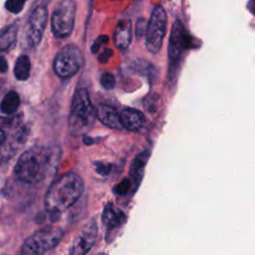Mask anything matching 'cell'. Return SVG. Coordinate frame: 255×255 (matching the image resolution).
I'll return each mask as SVG.
<instances>
[{
  "instance_id": "cell-27",
  "label": "cell",
  "mask_w": 255,
  "mask_h": 255,
  "mask_svg": "<svg viewBox=\"0 0 255 255\" xmlns=\"http://www.w3.org/2000/svg\"><path fill=\"white\" fill-rule=\"evenodd\" d=\"M4 140H5V135H4V133L1 130H0V146L3 144Z\"/></svg>"
},
{
  "instance_id": "cell-23",
  "label": "cell",
  "mask_w": 255,
  "mask_h": 255,
  "mask_svg": "<svg viewBox=\"0 0 255 255\" xmlns=\"http://www.w3.org/2000/svg\"><path fill=\"white\" fill-rule=\"evenodd\" d=\"M108 42H109V36H107V35H101V36H99V37L96 39V41L93 43V45L91 46V52H92L93 54L97 53V52L100 50V48H101L104 44H107Z\"/></svg>"
},
{
  "instance_id": "cell-10",
  "label": "cell",
  "mask_w": 255,
  "mask_h": 255,
  "mask_svg": "<svg viewBox=\"0 0 255 255\" xmlns=\"http://www.w3.org/2000/svg\"><path fill=\"white\" fill-rule=\"evenodd\" d=\"M47 9L44 6L37 7L31 14L26 29V36L31 46H37L42 38L47 22Z\"/></svg>"
},
{
  "instance_id": "cell-1",
  "label": "cell",
  "mask_w": 255,
  "mask_h": 255,
  "mask_svg": "<svg viewBox=\"0 0 255 255\" xmlns=\"http://www.w3.org/2000/svg\"><path fill=\"white\" fill-rule=\"evenodd\" d=\"M84 192L83 180L74 173L66 174L55 181L45 197V207L52 218H58L81 198Z\"/></svg>"
},
{
  "instance_id": "cell-14",
  "label": "cell",
  "mask_w": 255,
  "mask_h": 255,
  "mask_svg": "<svg viewBox=\"0 0 255 255\" xmlns=\"http://www.w3.org/2000/svg\"><path fill=\"white\" fill-rule=\"evenodd\" d=\"M102 220L106 228L114 229L119 227L125 221V214L123 211L117 209L112 204H108L104 208Z\"/></svg>"
},
{
  "instance_id": "cell-25",
  "label": "cell",
  "mask_w": 255,
  "mask_h": 255,
  "mask_svg": "<svg viewBox=\"0 0 255 255\" xmlns=\"http://www.w3.org/2000/svg\"><path fill=\"white\" fill-rule=\"evenodd\" d=\"M97 172L103 176L108 175L110 172V165H105L103 163H97Z\"/></svg>"
},
{
  "instance_id": "cell-13",
  "label": "cell",
  "mask_w": 255,
  "mask_h": 255,
  "mask_svg": "<svg viewBox=\"0 0 255 255\" xmlns=\"http://www.w3.org/2000/svg\"><path fill=\"white\" fill-rule=\"evenodd\" d=\"M96 117L102 124H104L108 128L115 130H121L124 128L120 114L110 106H99V108L96 110Z\"/></svg>"
},
{
  "instance_id": "cell-19",
  "label": "cell",
  "mask_w": 255,
  "mask_h": 255,
  "mask_svg": "<svg viewBox=\"0 0 255 255\" xmlns=\"http://www.w3.org/2000/svg\"><path fill=\"white\" fill-rule=\"evenodd\" d=\"M101 86L106 90H112L116 86V79L111 73H104L100 80Z\"/></svg>"
},
{
  "instance_id": "cell-12",
  "label": "cell",
  "mask_w": 255,
  "mask_h": 255,
  "mask_svg": "<svg viewBox=\"0 0 255 255\" xmlns=\"http://www.w3.org/2000/svg\"><path fill=\"white\" fill-rule=\"evenodd\" d=\"M120 117L123 127L131 132L140 131L144 127L146 122L144 114L139 110L133 108L124 109L121 112Z\"/></svg>"
},
{
  "instance_id": "cell-2",
  "label": "cell",
  "mask_w": 255,
  "mask_h": 255,
  "mask_svg": "<svg viewBox=\"0 0 255 255\" xmlns=\"http://www.w3.org/2000/svg\"><path fill=\"white\" fill-rule=\"evenodd\" d=\"M54 154L47 148H32L25 151L15 165V175L25 184L43 181L51 168Z\"/></svg>"
},
{
  "instance_id": "cell-9",
  "label": "cell",
  "mask_w": 255,
  "mask_h": 255,
  "mask_svg": "<svg viewBox=\"0 0 255 255\" xmlns=\"http://www.w3.org/2000/svg\"><path fill=\"white\" fill-rule=\"evenodd\" d=\"M188 48V34L186 33L182 21L177 20L173 24L171 35H169L167 55L171 65H176L180 61L183 52Z\"/></svg>"
},
{
  "instance_id": "cell-21",
  "label": "cell",
  "mask_w": 255,
  "mask_h": 255,
  "mask_svg": "<svg viewBox=\"0 0 255 255\" xmlns=\"http://www.w3.org/2000/svg\"><path fill=\"white\" fill-rule=\"evenodd\" d=\"M148 27V21L145 18H139L137 20L136 24V37L137 39L143 38L144 35H146Z\"/></svg>"
},
{
  "instance_id": "cell-6",
  "label": "cell",
  "mask_w": 255,
  "mask_h": 255,
  "mask_svg": "<svg viewBox=\"0 0 255 255\" xmlns=\"http://www.w3.org/2000/svg\"><path fill=\"white\" fill-rule=\"evenodd\" d=\"M76 15V5L74 0H61L54 9L51 27L56 37L63 38L71 34Z\"/></svg>"
},
{
  "instance_id": "cell-16",
  "label": "cell",
  "mask_w": 255,
  "mask_h": 255,
  "mask_svg": "<svg viewBox=\"0 0 255 255\" xmlns=\"http://www.w3.org/2000/svg\"><path fill=\"white\" fill-rule=\"evenodd\" d=\"M149 157H150V152L145 151L139 153L138 156L134 159L131 166V176L135 181H139L141 179Z\"/></svg>"
},
{
  "instance_id": "cell-4",
  "label": "cell",
  "mask_w": 255,
  "mask_h": 255,
  "mask_svg": "<svg viewBox=\"0 0 255 255\" xmlns=\"http://www.w3.org/2000/svg\"><path fill=\"white\" fill-rule=\"evenodd\" d=\"M63 230L56 226H47L34 232L22 245L21 255H43L53 249L61 240Z\"/></svg>"
},
{
  "instance_id": "cell-26",
  "label": "cell",
  "mask_w": 255,
  "mask_h": 255,
  "mask_svg": "<svg viewBox=\"0 0 255 255\" xmlns=\"http://www.w3.org/2000/svg\"><path fill=\"white\" fill-rule=\"evenodd\" d=\"M8 70V63L6 59L0 56V73H5Z\"/></svg>"
},
{
  "instance_id": "cell-20",
  "label": "cell",
  "mask_w": 255,
  "mask_h": 255,
  "mask_svg": "<svg viewBox=\"0 0 255 255\" xmlns=\"http://www.w3.org/2000/svg\"><path fill=\"white\" fill-rule=\"evenodd\" d=\"M26 0H7L5 3V7L11 13H19L25 4Z\"/></svg>"
},
{
  "instance_id": "cell-28",
  "label": "cell",
  "mask_w": 255,
  "mask_h": 255,
  "mask_svg": "<svg viewBox=\"0 0 255 255\" xmlns=\"http://www.w3.org/2000/svg\"><path fill=\"white\" fill-rule=\"evenodd\" d=\"M2 84H3V82L0 80V89H1V86H2Z\"/></svg>"
},
{
  "instance_id": "cell-22",
  "label": "cell",
  "mask_w": 255,
  "mask_h": 255,
  "mask_svg": "<svg viewBox=\"0 0 255 255\" xmlns=\"http://www.w3.org/2000/svg\"><path fill=\"white\" fill-rule=\"evenodd\" d=\"M132 183L129 180H124L122 183H120L118 186L115 187L114 192L120 196H125L131 189Z\"/></svg>"
},
{
  "instance_id": "cell-7",
  "label": "cell",
  "mask_w": 255,
  "mask_h": 255,
  "mask_svg": "<svg viewBox=\"0 0 255 255\" xmlns=\"http://www.w3.org/2000/svg\"><path fill=\"white\" fill-rule=\"evenodd\" d=\"M83 63L81 50L75 45L64 47L56 56L54 71L61 78H69L75 75Z\"/></svg>"
},
{
  "instance_id": "cell-11",
  "label": "cell",
  "mask_w": 255,
  "mask_h": 255,
  "mask_svg": "<svg viewBox=\"0 0 255 255\" xmlns=\"http://www.w3.org/2000/svg\"><path fill=\"white\" fill-rule=\"evenodd\" d=\"M132 42V22L130 19H121L114 32V43L120 50H126Z\"/></svg>"
},
{
  "instance_id": "cell-3",
  "label": "cell",
  "mask_w": 255,
  "mask_h": 255,
  "mask_svg": "<svg viewBox=\"0 0 255 255\" xmlns=\"http://www.w3.org/2000/svg\"><path fill=\"white\" fill-rule=\"evenodd\" d=\"M96 118V111L92 105L86 89L78 90L73 98L69 123L73 132H82L91 127Z\"/></svg>"
},
{
  "instance_id": "cell-8",
  "label": "cell",
  "mask_w": 255,
  "mask_h": 255,
  "mask_svg": "<svg viewBox=\"0 0 255 255\" xmlns=\"http://www.w3.org/2000/svg\"><path fill=\"white\" fill-rule=\"evenodd\" d=\"M98 236L97 222L92 219L75 237L71 249L70 255H86L94 246Z\"/></svg>"
},
{
  "instance_id": "cell-18",
  "label": "cell",
  "mask_w": 255,
  "mask_h": 255,
  "mask_svg": "<svg viewBox=\"0 0 255 255\" xmlns=\"http://www.w3.org/2000/svg\"><path fill=\"white\" fill-rule=\"evenodd\" d=\"M18 28L16 25H11L5 29L0 30V51L8 49L16 40Z\"/></svg>"
},
{
  "instance_id": "cell-5",
  "label": "cell",
  "mask_w": 255,
  "mask_h": 255,
  "mask_svg": "<svg viewBox=\"0 0 255 255\" xmlns=\"http://www.w3.org/2000/svg\"><path fill=\"white\" fill-rule=\"evenodd\" d=\"M167 25V15L165 9L161 5H157L153 9L148 22L146 32V47L151 53H157L165 36Z\"/></svg>"
},
{
  "instance_id": "cell-15",
  "label": "cell",
  "mask_w": 255,
  "mask_h": 255,
  "mask_svg": "<svg viewBox=\"0 0 255 255\" xmlns=\"http://www.w3.org/2000/svg\"><path fill=\"white\" fill-rule=\"evenodd\" d=\"M31 70V62L28 56L21 55L15 63L14 75L19 81H25L29 78Z\"/></svg>"
},
{
  "instance_id": "cell-24",
  "label": "cell",
  "mask_w": 255,
  "mask_h": 255,
  "mask_svg": "<svg viewBox=\"0 0 255 255\" xmlns=\"http://www.w3.org/2000/svg\"><path fill=\"white\" fill-rule=\"evenodd\" d=\"M113 54H114L113 50L110 49V48H107V49H105L104 52L100 55L99 61H100L101 63H107V62L110 60V58L113 56Z\"/></svg>"
},
{
  "instance_id": "cell-17",
  "label": "cell",
  "mask_w": 255,
  "mask_h": 255,
  "mask_svg": "<svg viewBox=\"0 0 255 255\" xmlns=\"http://www.w3.org/2000/svg\"><path fill=\"white\" fill-rule=\"evenodd\" d=\"M19 104H20V98L18 94L16 92L11 91L4 96L1 104H0V110H1L2 113L9 115L14 113L18 109Z\"/></svg>"
}]
</instances>
